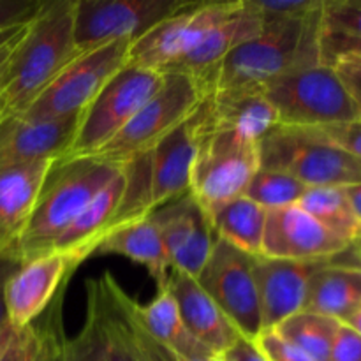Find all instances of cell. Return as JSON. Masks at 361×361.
<instances>
[{
    "label": "cell",
    "instance_id": "obj_30",
    "mask_svg": "<svg viewBox=\"0 0 361 361\" xmlns=\"http://www.w3.org/2000/svg\"><path fill=\"white\" fill-rule=\"evenodd\" d=\"M331 235L353 245L360 235L361 224L353 212L344 189L337 187H309L298 203Z\"/></svg>",
    "mask_w": 361,
    "mask_h": 361
},
{
    "label": "cell",
    "instance_id": "obj_44",
    "mask_svg": "<svg viewBox=\"0 0 361 361\" xmlns=\"http://www.w3.org/2000/svg\"><path fill=\"white\" fill-rule=\"evenodd\" d=\"M28 23H30V21H28ZM25 27V25H23ZM23 27H16V28H9V30H4V32H0V48H2V46H6L7 42L9 41H13L14 37H16L18 34H20L21 32V28Z\"/></svg>",
    "mask_w": 361,
    "mask_h": 361
},
{
    "label": "cell",
    "instance_id": "obj_4",
    "mask_svg": "<svg viewBox=\"0 0 361 361\" xmlns=\"http://www.w3.org/2000/svg\"><path fill=\"white\" fill-rule=\"evenodd\" d=\"M196 155L192 116L157 147L122 164L123 194L108 233L141 221L169 201L190 190V171Z\"/></svg>",
    "mask_w": 361,
    "mask_h": 361
},
{
    "label": "cell",
    "instance_id": "obj_20",
    "mask_svg": "<svg viewBox=\"0 0 361 361\" xmlns=\"http://www.w3.org/2000/svg\"><path fill=\"white\" fill-rule=\"evenodd\" d=\"M263 27V18L243 2V7L238 13L221 21L189 55L169 66L162 73L185 74L190 80L196 81L203 94H208L221 63L240 44L259 34Z\"/></svg>",
    "mask_w": 361,
    "mask_h": 361
},
{
    "label": "cell",
    "instance_id": "obj_19",
    "mask_svg": "<svg viewBox=\"0 0 361 361\" xmlns=\"http://www.w3.org/2000/svg\"><path fill=\"white\" fill-rule=\"evenodd\" d=\"M168 289L176 302L183 324L197 342L204 345L215 358H222L226 351L240 341L242 334L228 319L217 303L207 295L200 282L183 271L171 270Z\"/></svg>",
    "mask_w": 361,
    "mask_h": 361
},
{
    "label": "cell",
    "instance_id": "obj_43",
    "mask_svg": "<svg viewBox=\"0 0 361 361\" xmlns=\"http://www.w3.org/2000/svg\"><path fill=\"white\" fill-rule=\"evenodd\" d=\"M27 25H28V23H27ZM27 25H25V27H27ZM25 27L21 28V32H20V34L16 35V37L13 39V41H9V42H7L6 46H2V48H0V81H2L4 71H6L7 60H9V56H11V51H13V49H14V46H16V42L20 41V37H21V35H23V32H25Z\"/></svg>",
    "mask_w": 361,
    "mask_h": 361
},
{
    "label": "cell",
    "instance_id": "obj_7",
    "mask_svg": "<svg viewBox=\"0 0 361 361\" xmlns=\"http://www.w3.org/2000/svg\"><path fill=\"white\" fill-rule=\"evenodd\" d=\"M259 164L288 173L307 187L345 189L361 183V159L314 129L279 126L259 141Z\"/></svg>",
    "mask_w": 361,
    "mask_h": 361
},
{
    "label": "cell",
    "instance_id": "obj_5",
    "mask_svg": "<svg viewBox=\"0 0 361 361\" xmlns=\"http://www.w3.org/2000/svg\"><path fill=\"white\" fill-rule=\"evenodd\" d=\"M196 133V155L190 171V196L208 217L229 201L242 197L259 164V143L235 133L212 126L192 115Z\"/></svg>",
    "mask_w": 361,
    "mask_h": 361
},
{
    "label": "cell",
    "instance_id": "obj_24",
    "mask_svg": "<svg viewBox=\"0 0 361 361\" xmlns=\"http://www.w3.org/2000/svg\"><path fill=\"white\" fill-rule=\"evenodd\" d=\"M360 309L361 270L358 267L335 263L331 257L330 263L310 281L303 310L345 323Z\"/></svg>",
    "mask_w": 361,
    "mask_h": 361
},
{
    "label": "cell",
    "instance_id": "obj_17",
    "mask_svg": "<svg viewBox=\"0 0 361 361\" xmlns=\"http://www.w3.org/2000/svg\"><path fill=\"white\" fill-rule=\"evenodd\" d=\"M298 204L268 210L261 256L274 259H331L349 249Z\"/></svg>",
    "mask_w": 361,
    "mask_h": 361
},
{
    "label": "cell",
    "instance_id": "obj_3",
    "mask_svg": "<svg viewBox=\"0 0 361 361\" xmlns=\"http://www.w3.org/2000/svg\"><path fill=\"white\" fill-rule=\"evenodd\" d=\"M323 11V9H321ZM321 11L302 18L264 20L217 69L212 90L263 87L270 80L321 63Z\"/></svg>",
    "mask_w": 361,
    "mask_h": 361
},
{
    "label": "cell",
    "instance_id": "obj_15",
    "mask_svg": "<svg viewBox=\"0 0 361 361\" xmlns=\"http://www.w3.org/2000/svg\"><path fill=\"white\" fill-rule=\"evenodd\" d=\"M148 219L157 226L171 270L183 271L194 279L200 277L214 250L217 235L210 217L190 192L157 208Z\"/></svg>",
    "mask_w": 361,
    "mask_h": 361
},
{
    "label": "cell",
    "instance_id": "obj_14",
    "mask_svg": "<svg viewBox=\"0 0 361 361\" xmlns=\"http://www.w3.org/2000/svg\"><path fill=\"white\" fill-rule=\"evenodd\" d=\"M83 261L78 254L51 250L20 264L4 288L7 324L20 330L37 321Z\"/></svg>",
    "mask_w": 361,
    "mask_h": 361
},
{
    "label": "cell",
    "instance_id": "obj_39",
    "mask_svg": "<svg viewBox=\"0 0 361 361\" xmlns=\"http://www.w3.org/2000/svg\"><path fill=\"white\" fill-rule=\"evenodd\" d=\"M331 67H334L338 80L342 81L344 88L348 90L349 97L355 101V104L358 106L361 111V56H338V59L331 63Z\"/></svg>",
    "mask_w": 361,
    "mask_h": 361
},
{
    "label": "cell",
    "instance_id": "obj_6",
    "mask_svg": "<svg viewBox=\"0 0 361 361\" xmlns=\"http://www.w3.org/2000/svg\"><path fill=\"white\" fill-rule=\"evenodd\" d=\"M261 90L284 127L317 129L361 118L334 67L324 63L274 78Z\"/></svg>",
    "mask_w": 361,
    "mask_h": 361
},
{
    "label": "cell",
    "instance_id": "obj_18",
    "mask_svg": "<svg viewBox=\"0 0 361 361\" xmlns=\"http://www.w3.org/2000/svg\"><path fill=\"white\" fill-rule=\"evenodd\" d=\"M78 116L32 122L21 115L0 118V169L55 159L62 161L71 150Z\"/></svg>",
    "mask_w": 361,
    "mask_h": 361
},
{
    "label": "cell",
    "instance_id": "obj_28",
    "mask_svg": "<svg viewBox=\"0 0 361 361\" xmlns=\"http://www.w3.org/2000/svg\"><path fill=\"white\" fill-rule=\"evenodd\" d=\"M361 49V0H324L321 11V63L330 66Z\"/></svg>",
    "mask_w": 361,
    "mask_h": 361
},
{
    "label": "cell",
    "instance_id": "obj_10",
    "mask_svg": "<svg viewBox=\"0 0 361 361\" xmlns=\"http://www.w3.org/2000/svg\"><path fill=\"white\" fill-rule=\"evenodd\" d=\"M129 48L130 41L120 39L81 51L18 115L32 122H51L81 115L104 85L127 66Z\"/></svg>",
    "mask_w": 361,
    "mask_h": 361
},
{
    "label": "cell",
    "instance_id": "obj_13",
    "mask_svg": "<svg viewBox=\"0 0 361 361\" xmlns=\"http://www.w3.org/2000/svg\"><path fill=\"white\" fill-rule=\"evenodd\" d=\"M189 4L182 0H74V41L80 51L120 39L134 42Z\"/></svg>",
    "mask_w": 361,
    "mask_h": 361
},
{
    "label": "cell",
    "instance_id": "obj_8",
    "mask_svg": "<svg viewBox=\"0 0 361 361\" xmlns=\"http://www.w3.org/2000/svg\"><path fill=\"white\" fill-rule=\"evenodd\" d=\"M203 95L196 81L185 74L164 73L154 97L92 157L122 166L129 159L152 150L197 111Z\"/></svg>",
    "mask_w": 361,
    "mask_h": 361
},
{
    "label": "cell",
    "instance_id": "obj_23",
    "mask_svg": "<svg viewBox=\"0 0 361 361\" xmlns=\"http://www.w3.org/2000/svg\"><path fill=\"white\" fill-rule=\"evenodd\" d=\"M123 185H126V180H123L122 166H120V171L95 194L94 200L71 222L69 228L59 236L51 250L78 254L83 259L95 254L102 238L108 235L109 224L122 200Z\"/></svg>",
    "mask_w": 361,
    "mask_h": 361
},
{
    "label": "cell",
    "instance_id": "obj_31",
    "mask_svg": "<svg viewBox=\"0 0 361 361\" xmlns=\"http://www.w3.org/2000/svg\"><path fill=\"white\" fill-rule=\"evenodd\" d=\"M341 324L331 317L302 310L286 319L275 331L314 361H330L331 345Z\"/></svg>",
    "mask_w": 361,
    "mask_h": 361
},
{
    "label": "cell",
    "instance_id": "obj_38",
    "mask_svg": "<svg viewBox=\"0 0 361 361\" xmlns=\"http://www.w3.org/2000/svg\"><path fill=\"white\" fill-rule=\"evenodd\" d=\"M314 130L337 147L344 148L349 154L361 159V118L356 122L338 123V126L317 127Z\"/></svg>",
    "mask_w": 361,
    "mask_h": 361
},
{
    "label": "cell",
    "instance_id": "obj_9",
    "mask_svg": "<svg viewBox=\"0 0 361 361\" xmlns=\"http://www.w3.org/2000/svg\"><path fill=\"white\" fill-rule=\"evenodd\" d=\"M164 73L126 66L115 74L78 120L69 154L63 159L92 157L113 140L161 88Z\"/></svg>",
    "mask_w": 361,
    "mask_h": 361
},
{
    "label": "cell",
    "instance_id": "obj_25",
    "mask_svg": "<svg viewBox=\"0 0 361 361\" xmlns=\"http://www.w3.org/2000/svg\"><path fill=\"white\" fill-rule=\"evenodd\" d=\"M95 254H118L134 263L143 264L157 284L159 293L168 288L171 263L157 226L148 217L108 233Z\"/></svg>",
    "mask_w": 361,
    "mask_h": 361
},
{
    "label": "cell",
    "instance_id": "obj_47",
    "mask_svg": "<svg viewBox=\"0 0 361 361\" xmlns=\"http://www.w3.org/2000/svg\"><path fill=\"white\" fill-rule=\"evenodd\" d=\"M353 247H355V249H360L361 250V231H360V235L356 236L355 242H353Z\"/></svg>",
    "mask_w": 361,
    "mask_h": 361
},
{
    "label": "cell",
    "instance_id": "obj_2",
    "mask_svg": "<svg viewBox=\"0 0 361 361\" xmlns=\"http://www.w3.org/2000/svg\"><path fill=\"white\" fill-rule=\"evenodd\" d=\"M118 171L120 166L97 157L56 161L9 259L23 264L51 252L59 236Z\"/></svg>",
    "mask_w": 361,
    "mask_h": 361
},
{
    "label": "cell",
    "instance_id": "obj_32",
    "mask_svg": "<svg viewBox=\"0 0 361 361\" xmlns=\"http://www.w3.org/2000/svg\"><path fill=\"white\" fill-rule=\"evenodd\" d=\"M307 190L309 187L305 183L288 173L259 168L243 196L263 207L264 210H275V208L298 204Z\"/></svg>",
    "mask_w": 361,
    "mask_h": 361
},
{
    "label": "cell",
    "instance_id": "obj_36",
    "mask_svg": "<svg viewBox=\"0 0 361 361\" xmlns=\"http://www.w3.org/2000/svg\"><path fill=\"white\" fill-rule=\"evenodd\" d=\"M261 353L267 356L268 361H314L309 355L293 345L286 338H282L277 331H263L254 341Z\"/></svg>",
    "mask_w": 361,
    "mask_h": 361
},
{
    "label": "cell",
    "instance_id": "obj_16",
    "mask_svg": "<svg viewBox=\"0 0 361 361\" xmlns=\"http://www.w3.org/2000/svg\"><path fill=\"white\" fill-rule=\"evenodd\" d=\"M330 259H274L254 256V279L261 307L263 331H274L305 307L314 275Z\"/></svg>",
    "mask_w": 361,
    "mask_h": 361
},
{
    "label": "cell",
    "instance_id": "obj_42",
    "mask_svg": "<svg viewBox=\"0 0 361 361\" xmlns=\"http://www.w3.org/2000/svg\"><path fill=\"white\" fill-rule=\"evenodd\" d=\"M344 192L345 196H348L349 203H351V208L353 212H355L356 219H358L361 224V183H358V185L345 187Z\"/></svg>",
    "mask_w": 361,
    "mask_h": 361
},
{
    "label": "cell",
    "instance_id": "obj_48",
    "mask_svg": "<svg viewBox=\"0 0 361 361\" xmlns=\"http://www.w3.org/2000/svg\"><path fill=\"white\" fill-rule=\"evenodd\" d=\"M180 361H222L221 358H207V360H183L180 358Z\"/></svg>",
    "mask_w": 361,
    "mask_h": 361
},
{
    "label": "cell",
    "instance_id": "obj_46",
    "mask_svg": "<svg viewBox=\"0 0 361 361\" xmlns=\"http://www.w3.org/2000/svg\"><path fill=\"white\" fill-rule=\"evenodd\" d=\"M351 257L355 259V263H353V267H358L361 270V250L360 249H355V247L351 245Z\"/></svg>",
    "mask_w": 361,
    "mask_h": 361
},
{
    "label": "cell",
    "instance_id": "obj_21",
    "mask_svg": "<svg viewBox=\"0 0 361 361\" xmlns=\"http://www.w3.org/2000/svg\"><path fill=\"white\" fill-rule=\"evenodd\" d=\"M197 109L212 126L235 130L256 143L281 126L274 106L270 104L261 87L212 90L203 95Z\"/></svg>",
    "mask_w": 361,
    "mask_h": 361
},
{
    "label": "cell",
    "instance_id": "obj_27",
    "mask_svg": "<svg viewBox=\"0 0 361 361\" xmlns=\"http://www.w3.org/2000/svg\"><path fill=\"white\" fill-rule=\"evenodd\" d=\"M141 319L145 326L150 331L152 337L175 353L178 358L183 360H207L215 358L201 342L192 337L187 326L183 324L182 316L178 312L176 302L173 300L171 293H157V298L148 305H140Z\"/></svg>",
    "mask_w": 361,
    "mask_h": 361
},
{
    "label": "cell",
    "instance_id": "obj_45",
    "mask_svg": "<svg viewBox=\"0 0 361 361\" xmlns=\"http://www.w3.org/2000/svg\"><path fill=\"white\" fill-rule=\"evenodd\" d=\"M342 324H348V326L353 328L356 334L361 335V309L355 314V316H351L348 321H345V323H342Z\"/></svg>",
    "mask_w": 361,
    "mask_h": 361
},
{
    "label": "cell",
    "instance_id": "obj_1",
    "mask_svg": "<svg viewBox=\"0 0 361 361\" xmlns=\"http://www.w3.org/2000/svg\"><path fill=\"white\" fill-rule=\"evenodd\" d=\"M80 53L74 41V0L42 4L7 60L0 81V118L25 111Z\"/></svg>",
    "mask_w": 361,
    "mask_h": 361
},
{
    "label": "cell",
    "instance_id": "obj_26",
    "mask_svg": "<svg viewBox=\"0 0 361 361\" xmlns=\"http://www.w3.org/2000/svg\"><path fill=\"white\" fill-rule=\"evenodd\" d=\"M87 289V316L76 337L63 342V361H136L106 321L101 303Z\"/></svg>",
    "mask_w": 361,
    "mask_h": 361
},
{
    "label": "cell",
    "instance_id": "obj_34",
    "mask_svg": "<svg viewBox=\"0 0 361 361\" xmlns=\"http://www.w3.org/2000/svg\"><path fill=\"white\" fill-rule=\"evenodd\" d=\"M66 289L67 284L60 289L59 295L53 298L48 309L39 317V323L42 328V345L37 361H63L62 351L66 335H63L62 328V305Z\"/></svg>",
    "mask_w": 361,
    "mask_h": 361
},
{
    "label": "cell",
    "instance_id": "obj_12",
    "mask_svg": "<svg viewBox=\"0 0 361 361\" xmlns=\"http://www.w3.org/2000/svg\"><path fill=\"white\" fill-rule=\"evenodd\" d=\"M247 341L263 334L261 307L254 279V256L217 238L207 264L196 279Z\"/></svg>",
    "mask_w": 361,
    "mask_h": 361
},
{
    "label": "cell",
    "instance_id": "obj_22",
    "mask_svg": "<svg viewBox=\"0 0 361 361\" xmlns=\"http://www.w3.org/2000/svg\"><path fill=\"white\" fill-rule=\"evenodd\" d=\"M55 159L0 169V259L11 256Z\"/></svg>",
    "mask_w": 361,
    "mask_h": 361
},
{
    "label": "cell",
    "instance_id": "obj_41",
    "mask_svg": "<svg viewBox=\"0 0 361 361\" xmlns=\"http://www.w3.org/2000/svg\"><path fill=\"white\" fill-rule=\"evenodd\" d=\"M20 267L14 259H0V330L7 324V316H6V305H4V288H6V282L11 275L14 274V270Z\"/></svg>",
    "mask_w": 361,
    "mask_h": 361
},
{
    "label": "cell",
    "instance_id": "obj_29",
    "mask_svg": "<svg viewBox=\"0 0 361 361\" xmlns=\"http://www.w3.org/2000/svg\"><path fill=\"white\" fill-rule=\"evenodd\" d=\"M267 214L268 210L242 196L219 208L210 221L217 238L226 240L250 256H261Z\"/></svg>",
    "mask_w": 361,
    "mask_h": 361
},
{
    "label": "cell",
    "instance_id": "obj_35",
    "mask_svg": "<svg viewBox=\"0 0 361 361\" xmlns=\"http://www.w3.org/2000/svg\"><path fill=\"white\" fill-rule=\"evenodd\" d=\"M263 20L302 18L323 9L324 0H243Z\"/></svg>",
    "mask_w": 361,
    "mask_h": 361
},
{
    "label": "cell",
    "instance_id": "obj_40",
    "mask_svg": "<svg viewBox=\"0 0 361 361\" xmlns=\"http://www.w3.org/2000/svg\"><path fill=\"white\" fill-rule=\"evenodd\" d=\"M330 361H361V335L348 324H341L331 345Z\"/></svg>",
    "mask_w": 361,
    "mask_h": 361
},
{
    "label": "cell",
    "instance_id": "obj_33",
    "mask_svg": "<svg viewBox=\"0 0 361 361\" xmlns=\"http://www.w3.org/2000/svg\"><path fill=\"white\" fill-rule=\"evenodd\" d=\"M41 345V323L34 321L20 330L6 324L0 330V361H37Z\"/></svg>",
    "mask_w": 361,
    "mask_h": 361
},
{
    "label": "cell",
    "instance_id": "obj_11",
    "mask_svg": "<svg viewBox=\"0 0 361 361\" xmlns=\"http://www.w3.org/2000/svg\"><path fill=\"white\" fill-rule=\"evenodd\" d=\"M243 7V0L190 2L180 13L155 25L143 37L130 42L127 66L164 71L189 55L221 21Z\"/></svg>",
    "mask_w": 361,
    "mask_h": 361
},
{
    "label": "cell",
    "instance_id": "obj_37",
    "mask_svg": "<svg viewBox=\"0 0 361 361\" xmlns=\"http://www.w3.org/2000/svg\"><path fill=\"white\" fill-rule=\"evenodd\" d=\"M41 0H0V32L23 27L42 7Z\"/></svg>",
    "mask_w": 361,
    "mask_h": 361
}]
</instances>
